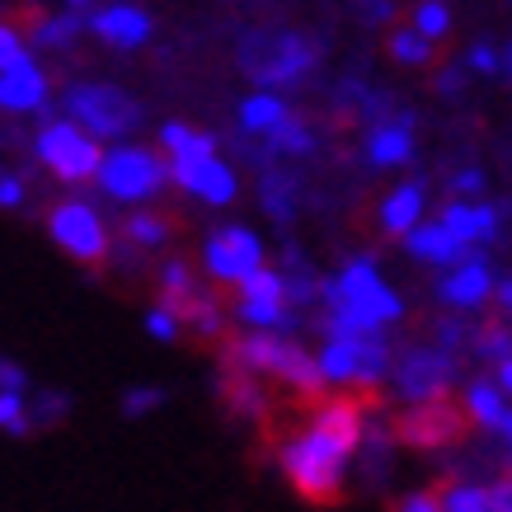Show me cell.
<instances>
[{
	"instance_id": "obj_44",
	"label": "cell",
	"mask_w": 512,
	"mask_h": 512,
	"mask_svg": "<svg viewBox=\"0 0 512 512\" xmlns=\"http://www.w3.org/2000/svg\"><path fill=\"white\" fill-rule=\"evenodd\" d=\"M66 5H71V10H85V5H90V0H66Z\"/></svg>"
},
{
	"instance_id": "obj_37",
	"label": "cell",
	"mask_w": 512,
	"mask_h": 512,
	"mask_svg": "<svg viewBox=\"0 0 512 512\" xmlns=\"http://www.w3.org/2000/svg\"><path fill=\"white\" fill-rule=\"evenodd\" d=\"M451 188H456V198L466 202V198H475V193L484 188V174L480 170H461L456 179H451Z\"/></svg>"
},
{
	"instance_id": "obj_11",
	"label": "cell",
	"mask_w": 512,
	"mask_h": 512,
	"mask_svg": "<svg viewBox=\"0 0 512 512\" xmlns=\"http://www.w3.org/2000/svg\"><path fill=\"white\" fill-rule=\"evenodd\" d=\"M47 235H52L71 259H85V264H90V259H104V249H109L104 221H99V212H90L85 202H62V207H52Z\"/></svg>"
},
{
	"instance_id": "obj_35",
	"label": "cell",
	"mask_w": 512,
	"mask_h": 512,
	"mask_svg": "<svg viewBox=\"0 0 512 512\" xmlns=\"http://www.w3.org/2000/svg\"><path fill=\"white\" fill-rule=\"evenodd\" d=\"M395 512H442V498L428 494V489H423V494H404L400 503H395Z\"/></svg>"
},
{
	"instance_id": "obj_28",
	"label": "cell",
	"mask_w": 512,
	"mask_h": 512,
	"mask_svg": "<svg viewBox=\"0 0 512 512\" xmlns=\"http://www.w3.org/2000/svg\"><path fill=\"white\" fill-rule=\"evenodd\" d=\"M240 296H254V301H287V278L278 268H259L249 282H240Z\"/></svg>"
},
{
	"instance_id": "obj_23",
	"label": "cell",
	"mask_w": 512,
	"mask_h": 512,
	"mask_svg": "<svg viewBox=\"0 0 512 512\" xmlns=\"http://www.w3.org/2000/svg\"><path fill=\"white\" fill-rule=\"evenodd\" d=\"M292 113H287V99H278L273 90H259L249 94L245 104H240V127L245 132H278Z\"/></svg>"
},
{
	"instance_id": "obj_13",
	"label": "cell",
	"mask_w": 512,
	"mask_h": 512,
	"mask_svg": "<svg viewBox=\"0 0 512 512\" xmlns=\"http://www.w3.org/2000/svg\"><path fill=\"white\" fill-rule=\"evenodd\" d=\"M170 179L179 188H188L193 198H202L207 207H226L235 198V174L226 160H202V165H174L170 160Z\"/></svg>"
},
{
	"instance_id": "obj_24",
	"label": "cell",
	"mask_w": 512,
	"mask_h": 512,
	"mask_svg": "<svg viewBox=\"0 0 512 512\" xmlns=\"http://www.w3.org/2000/svg\"><path fill=\"white\" fill-rule=\"evenodd\" d=\"M390 57L400 66H428L433 62V43L419 29H395L390 33Z\"/></svg>"
},
{
	"instance_id": "obj_8",
	"label": "cell",
	"mask_w": 512,
	"mask_h": 512,
	"mask_svg": "<svg viewBox=\"0 0 512 512\" xmlns=\"http://www.w3.org/2000/svg\"><path fill=\"white\" fill-rule=\"evenodd\" d=\"M240 62L254 80H264V85H292L311 71L315 62V47L306 38H296V33H278V38H249L245 52H240Z\"/></svg>"
},
{
	"instance_id": "obj_21",
	"label": "cell",
	"mask_w": 512,
	"mask_h": 512,
	"mask_svg": "<svg viewBox=\"0 0 512 512\" xmlns=\"http://www.w3.org/2000/svg\"><path fill=\"white\" fill-rule=\"evenodd\" d=\"M235 320L249 325L254 334H287V329H292L287 301H254V296H240V301H235Z\"/></svg>"
},
{
	"instance_id": "obj_36",
	"label": "cell",
	"mask_w": 512,
	"mask_h": 512,
	"mask_svg": "<svg viewBox=\"0 0 512 512\" xmlns=\"http://www.w3.org/2000/svg\"><path fill=\"white\" fill-rule=\"evenodd\" d=\"M470 66H475L480 76H494L498 66H503V57H498L489 43H480V47H470Z\"/></svg>"
},
{
	"instance_id": "obj_26",
	"label": "cell",
	"mask_w": 512,
	"mask_h": 512,
	"mask_svg": "<svg viewBox=\"0 0 512 512\" xmlns=\"http://www.w3.org/2000/svg\"><path fill=\"white\" fill-rule=\"evenodd\" d=\"M80 29H85V19H80L76 10H66V15H57V19H43V24L33 29V43L38 47H66Z\"/></svg>"
},
{
	"instance_id": "obj_10",
	"label": "cell",
	"mask_w": 512,
	"mask_h": 512,
	"mask_svg": "<svg viewBox=\"0 0 512 512\" xmlns=\"http://www.w3.org/2000/svg\"><path fill=\"white\" fill-rule=\"evenodd\" d=\"M390 367L386 343L376 334H362V339H329L320 348V372L334 386H353V381H376V376Z\"/></svg>"
},
{
	"instance_id": "obj_15",
	"label": "cell",
	"mask_w": 512,
	"mask_h": 512,
	"mask_svg": "<svg viewBox=\"0 0 512 512\" xmlns=\"http://www.w3.org/2000/svg\"><path fill=\"white\" fill-rule=\"evenodd\" d=\"M494 292H498V282L484 259H466L461 268H451V278L437 287V296H442L447 306H456V311H475V306H484Z\"/></svg>"
},
{
	"instance_id": "obj_39",
	"label": "cell",
	"mask_w": 512,
	"mask_h": 512,
	"mask_svg": "<svg viewBox=\"0 0 512 512\" xmlns=\"http://www.w3.org/2000/svg\"><path fill=\"white\" fill-rule=\"evenodd\" d=\"M489 494H494V512H512V475L508 480H498Z\"/></svg>"
},
{
	"instance_id": "obj_17",
	"label": "cell",
	"mask_w": 512,
	"mask_h": 512,
	"mask_svg": "<svg viewBox=\"0 0 512 512\" xmlns=\"http://www.w3.org/2000/svg\"><path fill=\"white\" fill-rule=\"evenodd\" d=\"M404 245H409V254L423 259V264H451V268L466 264V245H461L442 221H428V226H419V231H409L404 235Z\"/></svg>"
},
{
	"instance_id": "obj_18",
	"label": "cell",
	"mask_w": 512,
	"mask_h": 512,
	"mask_svg": "<svg viewBox=\"0 0 512 512\" xmlns=\"http://www.w3.org/2000/svg\"><path fill=\"white\" fill-rule=\"evenodd\" d=\"M423 226V188L419 184H400L390 188L381 202V231L386 235H409Z\"/></svg>"
},
{
	"instance_id": "obj_7",
	"label": "cell",
	"mask_w": 512,
	"mask_h": 512,
	"mask_svg": "<svg viewBox=\"0 0 512 512\" xmlns=\"http://www.w3.org/2000/svg\"><path fill=\"white\" fill-rule=\"evenodd\" d=\"M66 113L90 137H123L137 123V104L123 90H113V85H76V90H66Z\"/></svg>"
},
{
	"instance_id": "obj_16",
	"label": "cell",
	"mask_w": 512,
	"mask_h": 512,
	"mask_svg": "<svg viewBox=\"0 0 512 512\" xmlns=\"http://www.w3.org/2000/svg\"><path fill=\"white\" fill-rule=\"evenodd\" d=\"M442 226H447L461 245H489L498 235V207H489V202H447L442 207Z\"/></svg>"
},
{
	"instance_id": "obj_42",
	"label": "cell",
	"mask_w": 512,
	"mask_h": 512,
	"mask_svg": "<svg viewBox=\"0 0 512 512\" xmlns=\"http://www.w3.org/2000/svg\"><path fill=\"white\" fill-rule=\"evenodd\" d=\"M498 386H503V395H512V357L498 367Z\"/></svg>"
},
{
	"instance_id": "obj_25",
	"label": "cell",
	"mask_w": 512,
	"mask_h": 512,
	"mask_svg": "<svg viewBox=\"0 0 512 512\" xmlns=\"http://www.w3.org/2000/svg\"><path fill=\"white\" fill-rule=\"evenodd\" d=\"M442 512H494V494L480 484H447L442 489Z\"/></svg>"
},
{
	"instance_id": "obj_34",
	"label": "cell",
	"mask_w": 512,
	"mask_h": 512,
	"mask_svg": "<svg viewBox=\"0 0 512 512\" xmlns=\"http://www.w3.org/2000/svg\"><path fill=\"white\" fill-rule=\"evenodd\" d=\"M146 334L151 339H160V343H170V339H179V315L165 306V311H151L146 315Z\"/></svg>"
},
{
	"instance_id": "obj_30",
	"label": "cell",
	"mask_w": 512,
	"mask_h": 512,
	"mask_svg": "<svg viewBox=\"0 0 512 512\" xmlns=\"http://www.w3.org/2000/svg\"><path fill=\"white\" fill-rule=\"evenodd\" d=\"M0 423H5V433L15 437L29 433V414H24V395L19 390H0Z\"/></svg>"
},
{
	"instance_id": "obj_41",
	"label": "cell",
	"mask_w": 512,
	"mask_h": 512,
	"mask_svg": "<svg viewBox=\"0 0 512 512\" xmlns=\"http://www.w3.org/2000/svg\"><path fill=\"white\" fill-rule=\"evenodd\" d=\"M498 311H503V315H508V325H512V278L508 282H498Z\"/></svg>"
},
{
	"instance_id": "obj_33",
	"label": "cell",
	"mask_w": 512,
	"mask_h": 512,
	"mask_svg": "<svg viewBox=\"0 0 512 512\" xmlns=\"http://www.w3.org/2000/svg\"><path fill=\"white\" fill-rule=\"evenodd\" d=\"M273 141H278L282 151H292V156H306V151H311L315 141H311V132H306V127L296 123V118H287V123L278 127V132H273Z\"/></svg>"
},
{
	"instance_id": "obj_40",
	"label": "cell",
	"mask_w": 512,
	"mask_h": 512,
	"mask_svg": "<svg viewBox=\"0 0 512 512\" xmlns=\"http://www.w3.org/2000/svg\"><path fill=\"white\" fill-rule=\"evenodd\" d=\"M0 381H5V390H24V372H19L15 362H5V367H0Z\"/></svg>"
},
{
	"instance_id": "obj_31",
	"label": "cell",
	"mask_w": 512,
	"mask_h": 512,
	"mask_svg": "<svg viewBox=\"0 0 512 512\" xmlns=\"http://www.w3.org/2000/svg\"><path fill=\"white\" fill-rule=\"evenodd\" d=\"M475 348H480V353L489 357V362H498V367H503V362L512 357V329L489 325V329L480 334V343H475Z\"/></svg>"
},
{
	"instance_id": "obj_4",
	"label": "cell",
	"mask_w": 512,
	"mask_h": 512,
	"mask_svg": "<svg viewBox=\"0 0 512 512\" xmlns=\"http://www.w3.org/2000/svg\"><path fill=\"white\" fill-rule=\"evenodd\" d=\"M33 151L43 160L47 170L66 179V184H85V179H99L104 170V151H99V137H90L80 123L71 118H47Z\"/></svg>"
},
{
	"instance_id": "obj_20",
	"label": "cell",
	"mask_w": 512,
	"mask_h": 512,
	"mask_svg": "<svg viewBox=\"0 0 512 512\" xmlns=\"http://www.w3.org/2000/svg\"><path fill=\"white\" fill-rule=\"evenodd\" d=\"M367 160L381 165V170H395V165H409L414 160V137H409V123H386L367 137Z\"/></svg>"
},
{
	"instance_id": "obj_12",
	"label": "cell",
	"mask_w": 512,
	"mask_h": 512,
	"mask_svg": "<svg viewBox=\"0 0 512 512\" xmlns=\"http://www.w3.org/2000/svg\"><path fill=\"white\" fill-rule=\"evenodd\" d=\"M451 381V362L447 353H428V348H419V353H409L400 362V395L414 404H437L442 400V390H447Z\"/></svg>"
},
{
	"instance_id": "obj_3",
	"label": "cell",
	"mask_w": 512,
	"mask_h": 512,
	"mask_svg": "<svg viewBox=\"0 0 512 512\" xmlns=\"http://www.w3.org/2000/svg\"><path fill=\"white\" fill-rule=\"evenodd\" d=\"M231 362L240 372H264V376H278L296 395H311L320 400L325 395V372H320V357L301 353L296 343H287L282 334H245V339L231 343Z\"/></svg>"
},
{
	"instance_id": "obj_6",
	"label": "cell",
	"mask_w": 512,
	"mask_h": 512,
	"mask_svg": "<svg viewBox=\"0 0 512 512\" xmlns=\"http://www.w3.org/2000/svg\"><path fill=\"white\" fill-rule=\"evenodd\" d=\"M0 104L10 113H43L47 109V76L29 57V47L10 24L0 29Z\"/></svg>"
},
{
	"instance_id": "obj_5",
	"label": "cell",
	"mask_w": 512,
	"mask_h": 512,
	"mask_svg": "<svg viewBox=\"0 0 512 512\" xmlns=\"http://www.w3.org/2000/svg\"><path fill=\"white\" fill-rule=\"evenodd\" d=\"M170 184V160H160L146 146H113L99 170V188L118 202H146Z\"/></svg>"
},
{
	"instance_id": "obj_27",
	"label": "cell",
	"mask_w": 512,
	"mask_h": 512,
	"mask_svg": "<svg viewBox=\"0 0 512 512\" xmlns=\"http://www.w3.org/2000/svg\"><path fill=\"white\" fill-rule=\"evenodd\" d=\"M414 29L428 38V43H437V38H447L451 29V10L442 5V0H423L419 10H414Z\"/></svg>"
},
{
	"instance_id": "obj_29",
	"label": "cell",
	"mask_w": 512,
	"mask_h": 512,
	"mask_svg": "<svg viewBox=\"0 0 512 512\" xmlns=\"http://www.w3.org/2000/svg\"><path fill=\"white\" fill-rule=\"evenodd\" d=\"M165 235H170V226H165V217H151V212H137V217L127 221V240L141 249H156L165 245Z\"/></svg>"
},
{
	"instance_id": "obj_38",
	"label": "cell",
	"mask_w": 512,
	"mask_h": 512,
	"mask_svg": "<svg viewBox=\"0 0 512 512\" xmlns=\"http://www.w3.org/2000/svg\"><path fill=\"white\" fill-rule=\"evenodd\" d=\"M0 202H5L10 212H15L19 202H24V184H19L15 174H5V179H0Z\"/></svg>"
},
{
	"instance_id": "obj_19",
	"label": "cell",
	"mask_w": 512,
	"mask_h": 512,
	"mask_svg": "<svg viewBox=\"0 0 512 512\" xmlns=\"http://www.w3.org/2000/svg\"><path fill=\"white\" fill-rule=\"evenodd\" d=\"M160 146L170 151L174 165H202V160H217V141L207 132H193L184 123H165L160 127Z\"/></svg>"
},
{
	"instance_id": "obj_9",
	"label": "cell",
	"mask_w": 512,
	"mask_h": 512,
	"mask_svg": "<svg viewBox=\"0 0 512 512\" xmlns=\"http://www.w3.org/2000/svg\"><path fill=\"white\" fill-rule=\"evenodd\" d=\"M202 264H207V273L217 282L240 287V282H249L264 268V240L254 231H245V226H226V231H217L202 245Z\"/></svg>"
},
{
	"instance_id": "obj_1",
	"label": "cell",
	"mask_w": 512,
	"mask_h": 512,
	"mask_svg": "<svg viewBox=\"0 0 512 512\" xmlns=\"http://www.w3.org/2000/svg\"><path fill=\"white\" fill-rule=\"evenodd\" d=\"M357 442H362V414L353 400H329L311 419L306 433H296L282 447V470L287 480L315 503H329L339 494L343 470L353 461Z\"/></svg>"
},
{
	"instance_id": "obj_14",
	"label": "cell",
	"mask_w": 512,
	"mask_h": 512,
	"mask_svg": "<svg viewBox=\"0 0 512 512\" xmlns=\"http://www.w3.org/2000/svg\"><path fill=\"white\" fill-rule=\"evenodd\" d=\"M151 15L141 10V5H104V10H94L90 15V33L94 38H104L109 47H141L151 38Z\"/></svg>"
},
{
	"instance_id": "obj_32",
	"label": "cell",
	"mask_w": 512,
	"mask_h": 512,
	"mask_svg": "<svg viewBox=\"0 0 512 512\" xmlns=\"http://www.w3.org/2000/svg\"><path fill=\"white\" fill-rule=\"evenodd\" d=\"M165 404V390L156 386H137L123 395V419H141V414H151V409H160Z\"/></svg>"
},
{
	"instance_id": "obj_43",
	"label": "cell",
	"mask_w": 512,
	"mask_h": 512,
	"mask_svg": "<svg viewBox=\"0 0 512 512\" xmlns=\"http://www.w3.org/2000/svg\"><path fill=\"white\" fill-rule=\"evenodd\" d=\"M503 71H508V76H512V47H508V52H503Z\"/></svg>"
},
{
	"instance_id": "obj_22",
	"label": "cell",
	"mask_w": 512,
	"mask_h": 512,
	"mask_svg": "<svg viewBox=\"0 0 512 512\" xmlns=\"http://www.w3.org/2000/svg\"><path fill=\"white\" fill-rule=\"evenodd\" d=\"M466 409H470V419L480 423V428H489V433H498L512 414L508 400H503V386H489V381H470L466 386Z\"/></svg>"
},
{
	"instance_id": "obj_2",
	"label": "cell",
	"mask_w": 512,
	"mask_h": 512,
	"mask_svg": "<svg viewBox=\"0 0 512 512\" xmlns=\"http://www.w3.org/2000/svg\"><path fill=\"white\" fill-rule=\"evenodd\" d=\"M329 306V339H362V334H381L386 325L400 320V296L386 287L372 259H353L334 282L320 287Z\"/></svg>"
}]
</instances>
